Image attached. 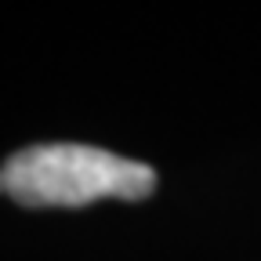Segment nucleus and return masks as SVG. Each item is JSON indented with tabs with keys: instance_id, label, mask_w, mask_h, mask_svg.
<instances>
[{
	"instance_id": "nucleus-1",
	"label": "nucleus",
	"mask_w": 261,
	"mask_h": 261,
	"mask_svg": "<svg viewBox=\"0 0 261 261\" xmlns=\"http://www.w3.org/2000/svg\"><path fill=\"white\" fill-rule=\"evenodd\" d=\"M156 189L149 163L98 145H29L0 163V196L18 207H87L94 200H145Z\"/></svg>"
}]
</instances>
